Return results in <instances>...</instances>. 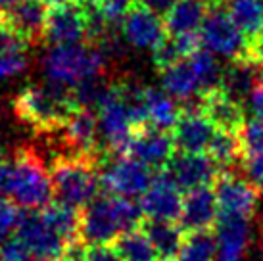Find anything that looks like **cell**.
<instances>
[{
  "mask_svg": "<svg viewBox=\"0 0 263 261\" xmlns=\"http://www.w3.org/2000/svg\"><path fill=\"white\" fill-rule=\"evenodd\" d=\"M259 2H261V6H263V0H259Z\"/></svg>",
  "mask_w": 263,
  "mask_h": 261,
  "instance_id": "obj_44",
  "label": "cell"
},
{
  "mask_svg": "<svg viewBox=\"0 0 263 261\" xmlns=\"http://www.w3.org/2000/svg\"><path fill=\"white\" fill-rule=\"evenodd\" d=\"M27 46H29V43L12 25V22L8 20L6 12H0V54L27 50Z\"/></svg>",
  "mask_w": 263,
  "mask_h": 261,
  "instance_id": "obj_30",
  "label": "cell"
},
{
  "mask_svg": "<svg viewBox=\"0 0 263 261\" xmlns=\"http://www.w3.org/2000/svg\"><path fill=\"white\" fill-rule=\"evenodd\" d=\"M219 217L252 219L259 200V189L250 179L238 177L233 171H223L213 184Z\"/></svg>",
  "mask_w": 263,
  "mask_h": 261,
  "instance_id": "obj_11",
  "label": "cell"
},
{
  "mask_svg": "<svg viewBox=\"0 0 263 261\" xmlns=\"http://www.w3.org/2000/svg\"><path fill=\"white\" fill-rule=\"evenodd\" d=\"M135 2L148 8V10H152L156 14H167L169 10L175 6L177 0H135Z\"/></svg>",
  "mask_w": 263,
  "mask_h": 261,
  "instance_id": "obj_36",
  "label": "cell"
},
{
  "mask_svg": "<svg viewBox=\"0 0 263 261\" xmlns=\"http://www.w3.org/2000/svg\"><path fill=\"white\" fill-rule=\"evenodd\" d=\"M263 79V69L256 62H252L246 56L238 60H231V64L223 69V79H221V90H225L229 96H233L234 100H246L257 83Z\"/></svg>",
  "mask_w": 263,
  "mask_h": 261,
  "instance_id": "obj_20",
  "label": "cell"
},
{
  "mask_svg": "<svg viewBox=\"0 0 263 261\" xmlns=\"http://www.w3.org/2000/svg\"><path fill=\"white\" fill-rule=\"evenodd\" d=\"M225 10L250 41L263 31V6L259 0H225Z\"/></svg>",
  "mask_w": 263,
  "mask_h": 261,
  "instance_id": "obj_25",
  "label": "cell"
},
{
  "mask_svg": "<svg viewBox=\"0 0 263 261\" xmlns=\"http://www.w3.org/2000/svg\"><path fill=\"white\" fill-rule=\"evenodd\" d=\"M217 127L205 116L200 104H190L181 108V116L173 129L177 152L184 154H205L212 144Z\"/></svg>",
  "mask_w": 263,
  "mask_h": 261,
  "instance_id": "obj_13",
  "label": "cell"
},
{
  "mask_svg": "<svg viewBox=\"0 0 263 261\" xmlns=\"http://www.w3.org/2000/svg\"><path fill=\"white\" fill-rule=\"evenodd\" d=\"M0 261H46L43 257H39L37 254H33L29 248H25L15 240L14 236L6 242L0 244Z\"/></svg>",
  "mask_w": 263,
  "mask_h": 261,
  "instance_id": "obj_32",
  "label": "cell"
},
{
  "mask_svg": "<svg viewBox=\"0 0 263 261\" xmlns=\"http://www.w3.org/2000/svg\"><path fill=\"white\" fill-rule=\"evenodd\" d=\"M88 6L81 0H62L48 10L44 41L52 44H79L88 39Z\"/></svg>",
  "mask_w": 263,
  "mask_h": 261,
  "instance_id": "obj_9",
  "label": "cell"
},
{
  "mask_svg": "<svg viewBox=\"0 0 263 261\" xmlns=\"http://www.w3.org/2000/svg\"><path fill=\"white\" fill-rule=\"evenodd\" d=\"M6 15L29 44L44 41L48 10L43 0H17L6 10Z\"/></svg>",
  "mask_w": 263,
  "mask_h": 261,
  "instance_id": "obj_19",
  "label": "cell"
},
{
  "mask_svg": "<svg viewBox=\"0 0 263 261\" xmlns=\"http://www.w3.org/2000/svg\"><path fill=\"white\" fill-rule=\"evenodd\" d=\"M165 169L183 189V192L202 187H213L219 175L223 173V169L208 154L175 152Z\"/></svg>",
  "mask_w": 263,
  "mask_h": 261,
  "instance_id": "obj_15",
  "label": "cell"
},
{
  "mask_svg": "<svg viewBox=\"0 0 263 261\" xmlns=\"http://www.w3.org/2000/svg\"><path fill=\"white\" fill-rule=\"evenodd\" d=\"M200 108L205 116L212 119V123L217 130H229V133H242L246 125V114L242 102L234 100L225 90L215 88L200 96Z\"/></svg>",
  "mask_w": 263,
  "mask_h": 261,
  "instance_id": "obj_18",
  "label": "cell"
},
{
  "mask_svg": "<svg viewBox=\"0 0 263 261\" xmlns=\"http://www.w3.org/2000/svg\"><path fill=\"white\" fill-rule=\"evenodd\" d=\"M96 116H98L104 150L110 156L127 152V146L135 133V121L123 85H110L106 96L96 108Z\"/></svg>",
  "mask_w": 263,
  "mask_h": 261,
  "instance_id": "obj_6",
  "label": "cell"
},
{
  "mask_svg": "<svg viewBox=\"0 0 263 261\" xmlns=\"http://www.w3.org/2000/svg\"><path fill=\"white\" fill-rule=\"evenodd\" d=\"M161 85L163 90L169 96H173L181 102H189L194 96H202V88H200V81H198L196 73L192 69L189 60H184L181 64L169 67L165 71H161Z\"/></svg>",
  "mask_w": 263,
  "mask_h": 261,
  "instance_id": "obj_24",
  "label": "cell"
},
{
  "mask_svg": "<svg viewBox=\"0 0 263 261\" xmlns=\"http://www.w3.org/2000/svg\"><path fill=\"white\" fill-rule=\"evenodd\" d=\"M20 219V208L10 198L0 196V240L8 236V232L14 231Z\"/></svg>",
  "mask_w": 263,
  "mask_h": 261,
  "instance_id": "obj_33",
  "label": "cell"
},
{
  "mask_svg": "<svg viewBox=\"0 0 263 261\" xmlns=\"http://www.w3.org/2000/svg\"><path fill=\"white\" fill-rule=\"evenodd\" d=\"M210 10V0H177L163 20L167 35H200Z\"/></svg>",
  "mask_w": 263,
  "mask_h": 261,
  "instance_id": "obj_21",
  "label": "cell"
},
{
  "mask_svg": "<svg viewBox=\"0 0 263 261\" xmlns=\"http://www.w3.org/2000/svg\"><path fill=\"white\" fill-rule=\"evenodd\" d=\"M106 67V56L87 44H54L43 58L46 81L62 88L73 90L95 77H100Z\"/></svg>",
  "mask_w": 263,
  "mask_h": 261,
  "instance_id": "obj_5",
  "label": "cell"
},
{
  "mask_svg": "<svg viewBox=\"0 0 263 261\" xmlns=\"http://www.w3.org/2000/svg\"><path fill=\"white\" fill-rule=\"evenodd\" d=\"M114 248L121 257V261H160V255L152 246L142 227L125 232L123 236L114 242Z\"/></svg>",
  "mask_w": 263,
  "mask_h": 261,
  "instance_id": "obj_26",
  "label": "cell"
},
{
  "mask_svg": "<svg viewBox=\"0 0 263 261\" xmlns=\"http://www.w3.org/2000/svg\"><path fill=\"white\" fill-rule=\"evenodd\" d=\"M175 152L177 148L175 140H173V133L144 125L133 133L131 142L127 146L125 154L146 163L154 171H161L167 167Z\"/></svg>",
  "mask_w": 263,
  "mask_h": 261,
  "instance_id": "obj_14",
  "label": "cell"
},
{
  "mask_svg": "<svg viewBox=\"0 0 263 261\" xmlns=\"http://www.w3.org/2000/svg\"><path fill=\"white\" fill-rule=\"evenodd\" d=\"M183 189L177 184L167 169H161V171H156L152 184L142 194L139 206L146 219L179 223L181 211H183Z\"/></svg>",
  "mask_w": 263,
  "mask_h": 261,
  "instance_id": "obj_12",
  "label": "cell"
},
{
  "mask_svg": "<svg viewBox=\"0 0 263 261\" xmlns=\"http://www.w3.org/2000/svg\"><path fill=\"white\" fill-rule=\"evenodd\" d=\"M81 254H83V244H77V246L71 248L66 255H62V257L56 261H81Z\"/></svg>",
  "mask_w": 263,
  "mask_h": 261,
  "instance_id": "obj_38",
  "label": "cell"
},
{
  "mask_svg": "<svg viewBox=\"0 0 263 261\" xmlns=\"http://www.w3.org/2000/svg\"><path fill=\"white\" fill-rule=\"evenodd\" d=\"M121 33L127 43L140 50H154L167 36L165 22L148 8L133 4L121 23Z\"/></svg>",
  "mask_w": 263,
  "mask_h": 261,
  "instance_id": "obj_16",
  "label": "cell"
},
{
  "mask_svg": "<svg viewBox=\"0 0 263 261\" xmlns=\"http://www.w3.org/2000/svg\"><path fill=\"white\" fill-rule=\"evenodd\" d=\"M8 198L25 211L43 210L54 200L50 169L35 148H20L10 161Z\"/></svg>",
  "mask_w": 263,
  "mask_h": 261,
  "instance_id": "obj_4",
  "label": "cell"
},
{
  "mask_svg": "<svg viewBox=\"0 0 263 261\" xmlns=\"http://www.w3.org/2000/svg\"><path fill=\"white\" fill-rule=\"evenodd\" d=\"M227 10L212 8L200 29V41L205 50L225 58L238 60L248 54V43Z\"/></svg>",
  "mask_w": 263,
  "mask_h": 261,
  "instance_id": "obj_10",
  "label": "cell"
},
{
  "mask_svg": "<svg viewBox=\"0 0 263 261\" xmlns=\"http://www.w3.org/2000/svg\"><path fill=\"white\" fill-rule=\"evenodd\" d=\"M17 0H0V12H6L8 8H12Z\"/></svg>",
  "mask_w": 263,
  "mask_h": 261,
  "instance_id": "obj_39",
  "label": "cell"
},
{
  "mask_svg": "<svg viewBox=\"0 0 263 261\" xmlns=\"http://www.w3.org/2000/svg\"><path fill=\"white\" fill-rule=\"evenodd\" d=\"M81 2H87L88 4V2H96V0H81Z\"/></svg>",
  "mask_w": 263,
  "mask_h": 261,
  "instance_id": "obj_41",
  "label": "cell"
},
{
  "mask_svg": "<svg viewBox=\"0 0 263 261\" xmlns=\"http://www.w3.org/2000/svg\"><path fill=\"white\" fill-rule=\"evenodd\" d=\"M81 261H121L114 244H92L83 246Z\"/></svg>",
  "mask_w": 263,
  "mask_h": 261,
  "instance_id": "obj_34",
  "label": "cell"
},
{
  "mask_svg": "<svg viewBox=\"0 0 263 261\" xmlns=\"http://www.w3.org/2000/svg\"><path fill=\"white\" fill-rule=\"evenodd\" d=\"M15 240H20L23 246L29 248L33 254L46 261H56L62 255H66L73 246H69L66 240L54 231L41 211H23L20 213L17 225L12 234Z\"/></svg>",
  "mask_w": 263,
  "mask_h": 261,
  "instance_id": "obj_8",
  "label": "cell"
},
{
  "mask_svg": "<svg viewBox=\"0 0 263 261\" xmlns=\"http://www.w3.org/2000/svg\"><path fill=\"white\" fill-rule=\"evenodd\" d=\"M77 109L73 92L48 81L25 87L14 100L15 117L41 135L60 133Z\"/></svg>",
  "mask_w": 263,
  "mask_h": 261,
  "instance_id": "obj_2",
  "label": "cell"
},
{
  "mask_svg": "<svg viewBox=\"0 0 263 261\" xmlns=\"http://www.w3.org/2000/svg\"><path fill=\"white\" fill-rule=\"evenodd\" d=\"M210 2H219V0H210Z\"/></svg>",
  "mask_w": 263,
  "mask_h": 261,
  "instance_id": "obj_43",
  "label": "cell"
},
{
  "mask_svg": "<svg viewBox=\"0 0 263 261\" xmlns=\"http://www.w3.org/2000/svg\"><path fill=\"white\" fill-rule=\"evenodd\" d=\"M0 161H2V146H0Z\"/></svg>",
  "mask_w": 263,
  "mask_h": 261,
  "instance_id": "obj_42",
  "label": "cell"
},
{
  "mask_svg": "<svg viewBox=\"0 0 263 261\" xmlns=\"http://www.w3.org/2000/svg\"><path fill=\"white\" fill-rule=\"evenodd\" d=\"M95 8L98 17L102 20L108 27L123 23L125 15L129 14L133 6V0H96V2H88Z\"/></svg>",
  "mask_w": 263,
  "mask_h": 261,
  "instance_id": "obj_29",
  "label": "cell"
},
{
  "mask_svg": "<svg viewBox=\"0 0 263 261\" xmlns=\"http://www.w3.org/2000/svg\"><path fill=\"white\" fill-rule=\"evenodd\" d=\"M144 111H146V125L163 130L175 129L181 116V108L175 104V98L158 88L144 90Z\"/></svg>",
  "mask_w": 263,
  "mask_h": 261,
  "instance_id": "obj_23",
  "label": "cell"
},
{
  "mask_svg": "<svg viewBox=\"0 0 263 261\" xmlns=\"http://www.w3.org/2000/svg\"><path fill=\"white\" fill-rule=\"evenodd\" d=\"M248 221L250 219L240 217H219L215 227V261H242L248 244Z\"/></svg>",
  "mask_w": 263,
  "mask_h": 261,
  "instance_id": "obj_22",
  "label": "cell"
},
{
  "mask_svg": "<svg viewBox=\"0 0 263 261\" xmlns=\"http://www.w3.org/2000/svg\"><path fill=\"white\" fill-rule=\"evenodd\" d=\"M102 192L137 200L150 189L156 171L127 154L108 156L100 165Z\"/></svg>",
  "mask_w": 263,
  "mask_h": 261,
  "instance_id": "obj_7",
  "label": "cell"
},
{
  "mask_svg": "<svg viewBox=\"0 0 263 261\" xmlns=\"http://www.w3.org/2000/svg\"><path fill=\"white\" fill-rule=\"evenodd\" d=\"M248 58L256 62L263 69V31L257 36H254L248 44Z\"/></svg>",
  "mask_w": 263,
  "mask_h": 261,
  "instance_id": "obj_35",
  "label": "cell"
},
{
  "mask_svg": "<svg viewBox=\"0 0 263 261\" xmlns=\"http://www.w3.org/2000/svg\"><path fill=\"white\" fill-rule=\"evenodd\" d=\"M219 221V206L213 187H202L184 192L179 225L184 232L215 231Z\"/></svg>",
  "mask_w": 263,
  "mask_h": 261,
  "instance_id": "obj_17",
  "label": "cell"
},
{
  "mask_svg": "<svg viewBox=\"0 0 263 261\" xmlns=\"http://www.w3.org/2000/svg\"><path fill=\"white\" fill-rule=\"evenodd\" d=\"M144 213L135 200L102 192L81 210V244H114L125 232L140 227Z\"/></svg>",
  "mask_w": 263,
  "mask_h": 261,
  "instance_id": "obj_1",
  "label": "cell"
},
{
  "mask_svg": "<svg viewBox=\"0 0 263 261\" xmlns=\"http://www.w3.org/2000/svg\"><path fill=\"white\" fill-rule=\"evenodd\" d=\"M44 4H58V2H62V0H43Z\"/></svg>",
  "mask_w": 263,
  "mask_h": 261,
  "instance_id": "obj_40",
  "label": "cell"
},
{
  "mask_svg": "<svg viewBox=\"0 0 263 261\" xmlns=\"http://www.w3.org/2000/svg\"><path fill=\"white\" fill-rule=\"evenodd\" d=\"M250 104H252L254 117L263 119V79L257 83V87L254 88V92L250 95Z\"/></svg>",
  "mask_w": 263,
  "mask_h": 261,
  "instance_id": "obj_37",
  "label": "cell"
},
{
  "mask_svg": "<svg viewBox=\"0 0 263 261\" xmlns=\"http://www.w3.org/2000/svg\"><path fill=\"white\" fill-rule=\"evenodd\" d=\"M100 160L77 154H60L50 163L54 202L81 211L102 194Z\"/></svg>",
  "mask_w": 263,
  "mask_h": 261,
  "instance_id": "obj_3",
  "label": "cell"
},
{
  "mask_svg": "<svg viewBox=\"0 0 263 261\" xmlns=\"http://www.w3.org/2000/svg\"><path fill=\"white\" fill-rule=\"evenodd\" d=\"M192 69L196 73L198 81H200V88L202 95L215 90L221 87V79H223V67L219 62L213 58V54L210 50H198L196 54H192L189 58Z\"/></svg>",
  "mask_w": 263,
  "mask_h": 261,
  "instance_id": "obj_28",
  "label": "cell"
},
{
  "mask_svg": "<svg viewBox=\"0 0 263 261\" xmlns=\"http://www.w3.org/2000/svg\"><path fill=\"white\" fill-rule=\"evenodd\" d=\"M215 255H217L215 231L184 232L177 261H215Z\"/></svg>",
  "mask_w": 263,
  "mask_h": 261,
  "instance_id": "obj_27",
  "label": "cell"
},
{
  "mask_svg": "<svg viewBox=\"0 0 263 261\" xmlns=\"http://www.w3.org/2000/svg\"><path fill=\"white\" fill-rule=\"evenodd\" d=\"M27 67V50L0 54V81L17 77Z\"/></svg>",
  "mask_w": 263,
  "mask_h": 261,
  "instance_id": "obj_31",
  "label": "cell"
}]
</instances>
